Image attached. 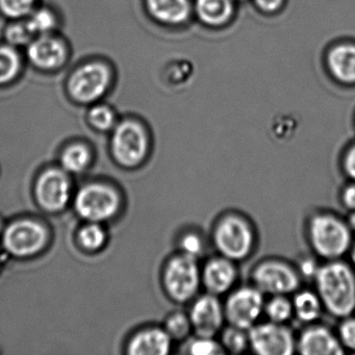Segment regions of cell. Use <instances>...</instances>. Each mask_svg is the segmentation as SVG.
I'll return each mask as SVG.
<instances>
[{"label": "cell", "instance_id": "cell-1", "mask_svg": "<svg viewBox=\"0 0 355 355\" xmlns=\"http://www.w3.org/2000/svg\"><path fill=\"white\" fill-rule=\"evenodd\" d=\"M117 80L116 67L110 60L91 57L78 62L68 73L65 90L70 101L80 107L109 98Z\"/></svg>", "mask_w": 355, "mask_h": 355}, {"label": "cell", "instance_id": "cell-2", "mask_svg": "<svg viewBox=\"0 0 355 355\" xmlns=\"http://www.w3.org/2000/svg\"><path fill=\"white\" fill-rule=\"evenodd\" d=\"M313 282L324 311L338 319L354 313L355 273L348 263L340 259L325 261Z\"/></svg>", "mask_w": 355, "mask_h": 355}, {"label": "cell", "instance_id": "cell-3", "mask_svg": "<svg viewBox=\"0 0 355 355\" xmlns=\"http://www.w3.org/2000/svg\"><path fill=\"white\" fill-rule=\"evenodd\" d=\"M307 241L315 257L325 261L340 259L352 246L348 222L332 213H315L306 226Z\"/></svg>", "mask_w": 355, "mask_h": 355}, {"label": "cell", "instance_id": "cell-4", "mask_svg": "<svg viewBox=\"0 0 355 355\" xmlns=\"http://www.w3.org/2000/svg\"><path fill=\"white\" fill-rule=\"evenodd\" d=\"M211 241L220 255L236 263L252 254L257 245V234L246 217L238 213H227L214 225Z\"/></svg>", "mask_w": 355, "mask_h": 355}, {"label": "cell", "instance_id": "cell-5", "mask_svg": "<svg viewBox=\"0 0 355 355\" xmlns=\"http://www.w3.org/2000/svg\"><path fill=\"white\" fill-rule=\"evenodd\" d=\"M164 291L176 304H186L196 298L202 286L198 259L178 252L166 263L162 275Z\"/></svg>", "mask_w": 355, "mask_h": 355}, {"label": "cell", "instance_id": "cell-6", "mask_svg": "<svg viewBox=\"0 0 355 355\" xmlns=\"http://www.w3.org/2000/svg\"><path fill=\"white\" fill-rule=\"evenodd\" d=\"M26 63L42 73L53 74L65 69L76 55L67 38L60 33L41 35L24 49Z\"/></svg>", "mask_w": 355, "mask_h": 355}, {"label": "cell", "instance_id": "cell-7", "mask_svg": "<svg viewBox=\"0 0 355 355\" xmlns=\"http://www.w3.org/2000/svg\"><path fill=\"white\" fill-rule=\"evenodd\" d=\"M112 151L116 161L124 167L140 166L146 159L150 139L146 126L136 118L118 121L112 135Z\"/></svg>", "mask_w": 355, "mask_h": 355}, {"label": "cell", "instance_id": "cell-8", "mask_svg": "<svg viewBox=\"0 0 355 355\" xmlns=\"http://www.w3.org/2000/svg\"><path fill=\"white\" fill-rule=\"evenodd\" d=\"M251 280L263 295L295 294L300 290L301 280L296 268L282 259H265L251 271Z\"/></svg>", "mask_w": 355, "mask_h": 355}, {"label": "cell", "instance_id": "cell-9", "mask_svg": "<svg viewBox=\"0 0 355 355\" xmlns=\"http://www.w3.org/2000/svg\"><path fill=\"white\" fill-rule=\"evenodd\" d=\"M265 302V295L253 284L230 291L224 302L226 323L250 329L263 315Z\"/></svg>", "mask_w": 355, "mask_h": 355}, {"label": "cell", "instance_id": "cell-10", "mask_svg": "<svg viewBox=\"0 0 355 355\" xmlns=\"http://www.w3.org/2000/svg\"><path fill=\"white\" fill-rule=\"evenodd\" d=\"M248 336L251 350L259 355H292L296 351V338L284 324L257 323Z\"/></svg>", "mask_w": 355, "mask_h": 355}, {"label": "cell", "instance_id": "cell-11", "mask_svg": "<svg viewBox=\"0 0 355 355\" xmlns=\"http://www.w3.org/2000/svg\"><path fill=\"white\" fill-rule=\"evenodd\" d=\"M119 198L113 189L103 184L84 187L76 197V209L80 217L89 222H101L115 215Z\"/></svg>", "mask_w": 355, "mask_h": 355}, {"label": "cell", "instance_id": "cell-12", "mask_svg": "<svg viewBox=\"0 0 355 355\" xmlns=\"http://www.w3.org/2000/svg\"><path fill=\"white\" fill-rule=\"evenodd\" d=\"M189 315L195 336L216 338L226 323L223 303L220 297L209 293L200 295L193 300Z\"/></svg>", "mask_w": 355, "mask_h": 355}, {"label": "cell", "instance_id": "cell-13", "mask_svg": "<svg viewBox=\"0 0 355 355\" xmlns=\"http://www.w3.org/2000/svg\"><path fill=\"white\" fill-rule=\"evenodd\" d=\"M47 241L46 230L38 222L31 220L14 222L3 232L5 248L16 257L36 254Z\"/></svg>", "mask_w": 355, "mask_h": 355}, {"label": "cell", "instance_id": "cell-14", "mask_svg": "<svg viewBox=\"0 0 355 355\" xmlns=\"http://www.w3.org/2000/svg\"><path fill=\"white\" fill-rule=\"evenodd\" d=\"M238 280L236 263L227 257L217 255L211 257L201 267V282L205 292L215 296L227 294Z\"/></svg>", "mask_w": 355, "mask_h": 355}, {"label": "cell", "instance_id": "cell-15", "mask_svg": "<svg viewBox=\"0 0 355 355\" xmlns=\"http://www.w3.org/2000/svg\"><path fill=\"white\" fill-rule=\"evenodd\" d=\"M39 205L49 211H61L70 198V184L63 172L47 170L41 174L36 184Z\"/></svg>", "mask_w": 355, "mask_h": 355}, {"label": "cell", "instance_id": "cell-16", "mask_svg": "<svg viewBox=\"0 0 355 355\" xmlns=\"http://www.w3.org/2000/svg\"><path fill=\"white\" fill-rule=\"evenodd\" d=\"M296 351L302 355L344 354V347L329 328L323 325H309L299 334Z\"/></svg>", "mask_w": 355, "mask_h": 355}, {"label": "cell", "instance_id": "cell-17", "mask_svg": "<svg viewBox=\"0 0 355 355\" xmlns=\"http://www.w3.org/2000/svg\"><path fill=\"white\" fill-rule=\"evenodd\" d=\"M143 3L150 19L162 26H182L194 12L191 0H143Z\"/></svg>", "mask_w": 355, "mask_h": 355}, {"label": "cell", "instance_id": "cell-18", "mask_svg": "<svg viewBox=\"0 0 355 355\" xmlns=\"http://www.w3.org/2000/svg\"><path fill=\"white\" fill-rule=\"evenodd\" d=\"M172 338L161 327H149L135 334L128 344L130 355H167L171 352Z\"/></svg>", "mask_w": 355, "mask_h": 355}, {"label": "cell", "instance_id": "cell-19", "mask_svg": "<svg viewBox=\"0 0 355 355\" xmlns=\"http://www.w3.org/2000/svg\"><path fill=\"white\" fill-rule=\"evenodd\" d=\"M327 67L331 76L343 84L355 83V45H336L327 55Z\"/></svg>", "mask_w": 355, "mask_h": 355}, {"label": "cell", "instance_id": "cell-20", "mask_svg": "<svg viewBox=\"0 0 355 355\" xmlns=\"http://www.w3.org/2000/svg\"><path fill=\"white\" fill-rule=\"evenodd\" d=\"M34 36L41 35L61 34L64 26L63 14L59 8L42 1L28 17L24 18Z\"/></svg>", "mask_w": 355, "mask_h": 355}, {"label": "cell", "instance_id": "cell-21", "mask_svg": "<svg viewBox=\"0 0 355 355\" xmlns=\"http://www.w3.org/2000/svg\"><path fill=\"white\" fill-rule=\"evenodd\" d=\"M194 12L198 19L211 28H221L234 15V0H195Z\"/></svg>", "mask_w": 355, "mask_h": 355}, {"label": "cell", "instance_id": "cell-22", "mask_svg": "<svg viewBox=\"0 0 355 355\" xmlns=\"http://www.w3.org/2000/svg\"><path fill=\"white\" fill-rule=\"evenodd\" d=\"M28 63L24 51L0 42V89L17 83L24 76Z\"/></svg>", "mask_w": 355, "mask_h": 355}, {"label": "cell", "instance_id": "cell-23", "mask_svg": "<svg viewBox=\"0 0 355 355\" xmlns=\"http://www.w3.org/2000/svg\"><path fill=\"white\" fill-rule=\"evenodd\" d=\"M292 302L294 315L301 323H313L323 313V303L315 291L298 290L295 293Z\"/></svg>", "mask_w": 355, "mask_h": 355}, {"label": "cell", "instance_id": "cell-24", "mask_svg": "<svg viewBox=\"0 0 355 355\" xmlns=\"http://www.w3.org/2000/svg\"><path fill=\"white\" fill-rule=\"evenodd\" d=\"M86 119L93 130L109 132L118 123L117 111L112 103L99 101L87 107Z\"/></svg>", "mask_w": 355, "mask_h": 355}, {"label": "cell", "instance_id": "cell-25", "mask_svg": "<svg viewBox=\"0 0 355 355\" xmlns=\"http://www.w3.org/2000/svg\"><path fill=\"white\" fill-rule=\"evenodd\" d=\"M35 38L26 19L8 20L3 32V41L15 49L24 51Z\"/></svg>", "mask_w": 355, "mask_h": 355}, {"label": "cell", "instance_id": "cell-26", "mask_svg": "<svg viewBox=\"0 0 355 355\" xmlns=\"http://www.w3.org/2000/svg\"><path fill=\"white\" fill-rule=\"evenodd\" d=\"M219 342L225 353L230 354H242L247 349L250 348L248 330L230 324L220 332Z\"/></svg>", "mask_w": 355, "mask_h": 355}, {"label": "cell", "instance_id": "cell-27", "mask_svg": "<svg viewBox=\"0 0 355 355\" xmlns=\"http://www.w3.org/2000/svg\"><path fill=\"white\" fill-rule=\"evenodd\" d=\"M263 313L267 315L268 321L286 324L294 317L292 299L288 298L286 295L270 296L265 302Z\"/></svg>", "mask_w": 355, "mask_h": 355}, {"label": "cell", "instance_id": "cell-28", "mask_svg": "<svg viewBox=\"0 0 355 355\" xmlns=\"http://www.w3.org/2000/svg\"><path fill=\"white\" fill-rule=\"evenodd\" d=\"M164 329L173 342H184L193 334L192 322L189 313L174 311L166 318Z\"/></svg>", "mask_w": 355, "mask_h": 355}, {"label": "cell", "instance_id": "cell-29", "mask_svg": "<svg viewBox=\"0 0 355 355\" xmlns=\"http://www.w3.org/2000/svg\"><path fill=\"white\" fill-rule=\"evenodd\" d=\"M90 161V150L83 144H74L67 147L61 157L64 169L73 173H78L86 169Z\"/></svg>", "mask_w": 355, "mask_h": 355}, {"label": "cell", "instance_id": "cell-30", "mask_svg": "<svg viewBox=\"0 0 355 355\" xmlns=\"http://www.w3.org/2000/svg\"><path fill=\"white\" fill-rule=\"evenodd\" d=\"M182 353L191 355H221L225 353L215 338L195 336L184 340Z\"/></svg>", "mask_w": 355, "mask_h": 355}, {"label": "cell", "instance_id": "cell-31", "mask_svg": "<svg viewBox=\"0 0 355 355\" xmlns=\"http://www.w3.org/2000/svg\"><path fill=\"white\" fill-rule=\"evenodd\" d=\"M42 0H0V15L7 20L24 19Z\"/></svg>", "mask_w": 355, "mask_h": 355}, {"label": "cell", "instance_id": "cell-32", "mask_svg": "<svg viewBox=\"0 0 355 355\" xmlns=\"http://www.w3.org/2000/svg\"><path fill=\"white\" fill-rule=\"evenodd\" d=\"M180 252L199 259L205 252V239L197 232H184L178 239Z\"/></svg>", "mask_w": 355, "mask_h": 355}, {"label": "cell", "instance_id": "cell-33", "mask_svg": "<svg viewBox=\"0 0 355 355\" xmlns=\"http://www.w3.org/2000/svg\"><path fill=\"white\" fill-rule=\"evenodd\" d=\"M78 239L85 248L96 250L105 244V232L96 222H91L80 230Z\"/></svg>", "mask_w": 355, "mask_h": 355}, {"label": "cell", "instance_id": "cell-34", "mask_svg": "<svg viewBox=\"0 0 355 355\" xmlns=\"http://www.w3.org/2000/svg\"><path fill=\"white\" fill-rule=\"evenodd\" d=\"M338 338L345 350L355 351V317L344 318L338 329Z\"/></svg>", "mask_w": 355, "mask_h": 355}, {"label": "cell", "instance_id": "cell-35", "mask_svg": "<svg viewBox=\"0 0 355 355\" xmlns=\"http://www.w3.org/2000/svg\"><path fill=\"white\" fill-rule=\"evenodd\" d=\"M320 266L321 265H318V261L313 257H304L299 261L296 269L302 279L305 278L313 280L319 271Z\"/></svg>", "mask_w": 355, "mask_h": 355}, {"label": "cell", "instance_id": "cell-36", "mask_svg": "<svg viewBox=\"0 0 355 355\" xmlns=\"http://www.w3.org/2000/svg\"><path fill=\"white\" fill-rule=\"evenodd\" d=\"M343 170L350 180L355 182V144L352 145L343 157Z\"/></svg>", "mask_w": 355, "mask_h": 355}, {"label": "cell", "instance_id": "cell-37", "mask_svg": "<svg viewBox=\"0 0 355 355\" xmlns=\"http://www.w3.org/2000/svg\"><path fill=\"white\" fill-rule=\"evenodd\" d=\"M259 11L266 14H275L282 9L284 0H253Z\"/></svg>", "mask_w": 355, "mask_h": 355}, {"label": "cell", "instance_id": "cell-38", "mask_svg": "<svg viewBox=\"0 0 355 355\" xmlns=\"http://www.w3.org/2000/svg\"><path fill=\"white\" fill-rule=\"evenodd\" d=\"M340 200L344 207L350 211H355V182L343 189Z\"/></svg>", "mask_w": 355, "mask_h": 355}, {"label": "cell", "instance_id": "cell-39", "mask_svg": "<svg viewBox=\"0 0 355 355\" xmlns=\"http://www.w3.org/2000/svg\"><path fill=\"white\" fill-rule=\"evenodd\" d=\"M348 224L351 230L355 232V211H351L350 216H349Z\"/></svg>", "mask_w": 355, "mask_h": 355}, {"label": "cell", "instance_id": "cell-40", "mask_svg": "<svg viewBox=\"0 0 355 355\" xmlns=\"http://www.w3.org/2000/svg\"><path fill=\"white\" fill-rule=\"evenodd\" d=\"M351 261H352L353 265L355 266V244L351 246L350 249Z\"/></svg>", "mask_w": 355, "mask_h": 355}, {"label": "cell", "instance_id": "cell-41", "mask_svg": "<svg viewBox=\"0 0 355 355\" xmlns=\"http://www.w3.org/2000/svg\"><path fill=\"white\" fill-rule=\"evenodd\" d=\"M234 1H244V0H234Z\"/></svg>", "mask_w": 355, "mask_h": 355}, {"label": "cell", "instance_id": "cell-42", "mask_svg": "<svg viewBox=\"0 0 355 355\" xmlns=\"http://www.w3.org/2000/svg\"><path fill=\"white\" fill-rule=\"evenodd\" d=\"M0 232H1V223H0Z\"/></svg>", "mask_w": 355, "mask_h": 355}]
</instances>
